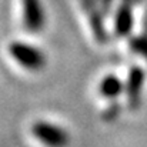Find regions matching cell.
Instances as JSON below:
<instances>
[{
    "label": "cell",
    "mask_w": 147,
    "mask_h": 147,
    "mask_svg": "<svg viewBox=\"0 0 147 147\" xmlns=\"http://www.w3.org/2000/svg\"><path fill=\"white\" fill-rule=\"evenodd\" d=\"M82 6L86 10V13H89V19H90V24H92V30L97 39V42H104L106 40V32L103 27V22H101V16H100V10H98L97 4L94 0H82Z\"/></svg>",
    "instance_id": "5b68a950"
},
{
    "label": "cell",
    "mask_w": 147,
    "mask_h": 147,
    "mask_svg": "<svg viewBox=\"0 0 147 147\" xmlns=\"http://www.w3.org/2000/svg\"><path fill=\"white\" fill-rule=\"evenodd\" d=\"M130 4L131 3H126L123 6H120V9L117 10V16H116V32L120 36L127 34L131 30V24H133V16L130 11Z\"/></svg>",
    "instance_id": "52a82bcc"
},
{
    "label": "cell",
    "mask_w": 147,
    "mask_h": 147,
    "mask_svg": "<svg viewBox=\"0 0 147 147\" xmlns=\"http://www.w3.org/2000/svg\"><path fill=\"white\" fill-rule=\"evenodd\" d=\"M23 1V23L29 32H40L45 27V11L40 0H22Z\"/></svg>",
    "instance_id": "3957f363"
},
{
    "label": "cell",
    "mask_w": 147,
    "mask_h": 147,
    "mask_svg": "<svg viewBox=\"0 0 147 147\" xmlns=\"http://www.w3.org/2000/svg\"><path fill=\"white\" fill-rule=\"evenodd\" d=\"M9 51L11 57L24 69L37 71L45 67L46 64V56L42 50L37 47L23 43V42H13L9 46Z\"/></svg>",
    "instance_id": "6da1fadb"
},
{
    "label": "cell",
    "mask_w": 147,
    "mask_h": 147,
    "mask_svg": "<svg viewBox=\"0 0 147 147\" xmlns=\"http://www.w3.org/2000/svg\"><path fill=\"white\" fill-rule=\"evenodd\" d=\"M123 89H124V86H123L121 80L117 76H114V74L106 76L100 82V86H98L100 94L106 98H116L117 96H120Z\"/></svg>",
    "instance_id": "8992f818"
},
{
    "label": "cell",
    "mask_w": 147,
    "mask_h": 147,
    "mask_svg": "<svg viewBox=\"0 0 147 147\" xmlns=\"http://www.w3.org/2000/svg\"><path fill=\"white\" fill-rule=\"evenodd\" d=\"M32 133L40 143L47 147H67L70 143L69 133L50 121H36L32 126Z\"/></svg>",
    "instance_id": "7a4b0ae2"
},
{
    "label": "cell",
    "mask_w": 147,
    "mask_h": 147,
    "mask_svg": "<svg viewBox=\"0 0 147 147\" xmlns=\"http://www.w3.org/2000/svg\"><path fill=\"white\" fill-rule=\"evenodd\" d=\"M101 4L104 6V10H107V9H109V6L111 4V0H101Z\"/></svg>",
    "instance_id": "9c48e42d"
},
{
    "label": "cell",
    "mask_w": 147,
    "mask_h": 147,
    "mask_svg": "<svg viewBox=\"0 0 147 147\" xmlns=\"http://www.w3.org/2000/svg\"><path fill=\"white\" fill-rule=\"evenodd\" d=\"M144 82V71L140 67H133L129 73V79L126 83V92H127V100L130 107H137L140 103V93L143 89Z\"/></svg>",
    "instance_id": "277c9868"
},
{
    "label": "cell",
    "mask_w": 147,
    "mask_h": 147,
    "mask_svg": "<svg viewBox=\"0 0 147 147\" xmlns=\"http://www.w3.org/2000/svg\"><path fill=\"white\" fill-rule=\"evenodd\" d=\"M130 47H131V50H134L136 53H140L142 56H144V59L147 60V36L134 37L130 42Z\"/></svg>",
    "instance_id": "ba28073f"
}]
</instances>
